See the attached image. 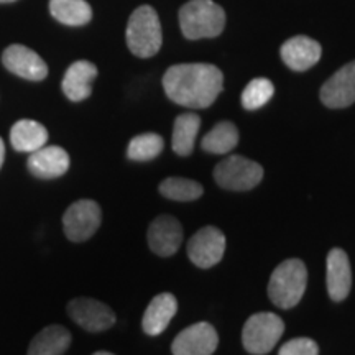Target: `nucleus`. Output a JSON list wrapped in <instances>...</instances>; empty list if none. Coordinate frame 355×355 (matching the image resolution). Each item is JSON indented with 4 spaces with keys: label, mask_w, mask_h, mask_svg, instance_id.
<instances>
[{
    "label": "nucleus",
    "mask_w": 355,
    "mask_h": 355,
    "mask_svg": "<svg viewBox=\"0 0 355 355\" xmlns=\"http://www.w3.org/2000/svg\"><path fill=\"white\" fill-rule=\"evenodd\" d=\"M148 245L158 257H171L180 250L183 242V227L171 216H158L148 227Z\"/></svg>",
    "instance_id": "12"
},
{
    "label": "nucleus",
    "mask_w": 355,
    "mask_h": 355,
    "mask_svg": "<svg viewBox=\"0 0 355 355\" xmlns=\"http://www.w3.org/2000/svg\"><path fill=\"white\" fill-rule=\"evenodd\" d=\"M2 63L10 73L28 79V81H42L48 76V66L37 53L21 44H12L3 51Z\"/></svg>",
    "instance_id": "13"
},
{
    "label": "nucleus",
    "mask_w": 355,
    "mask_h": 355,
    "mask_svg": "<svg viewBox=\"0 0 355 355\" xmlns=\"http://www.w3.org/2000/svg\"><path fill=\"white\" fill-rule=\"evenodd\" d=\"M97 78V68L89 61H76L66 71L63 92L69 101L81 102L92 92V83Z\"/></svg>",
    "instance_id": "18"
},
{
    "label": "nucleus",
    "mask_w": 355,
    "mask_h": 355,
    "mask_svg": "<svg viewBox=\"0 0 355 355\" xmlns=\"http://www.w3.org/2000/svg\"><path fill=\"white\" fill-rule=\"evenodd\" d=\"M159 193L171 201H196L202 196L204 188L198 181L188 180V178H166L159 184Z\"/></svg>",
    "instance_id": "24"
},
{
    "label": "nucleus",
    "mask_w": 355,
    "mask_h": 355,
    "mask_svg": "<svg viewBox=\"0 0 355 355\" xmlns=\"http://www.w3.org/2000/svg\"><path fill=\"white\" fill-rule=\"evenodd\" d=\"M94 355H114V354H110V352H96Z\"/></svg>",
    "instance_id": "29"
},
{
    "label": "nucleus",
    "mask_w": 355,
    "mask_h": 355,
    "mask_svg": "<svg viewBox=\"0 0 355 355\" xmlns=\"http://www.w3.org/2000/svg\"><path fill=\"white\" fill-rule=\"evenodd\" d=\"M273 92H275V87L270 79H265V78L252 79L242 92V105L247 110H257L263 107L266 102L273 97Z\"/></svg>",
    "instance_id": "26"
},
{
    "label": "nucleus",
    "mask_w": 355,
    "mask_h": 355,
    "mask_svg": "<svg viewBox=\"0 0 355 355\" xmlns=\"http://www.w3.org/2000/svg\"><path fill=\"white\" fill-rule=\"evenodd\" d=\"M3 158H6V145H3V140L0 139V168L3 165Z\"/></svg>",
    "instance_id": "28"
},
{
    "label": "nucleus",
    "mask_w": 355,
    "mask_h": 355,
    "mask_svg": "<svg viewBox=\"0 0 355 355\" xmlns=\"http://www.w3.org/2000/svg\"><path fill=\"white\" fill-rule=\"evenodd\" d=\"M278 355H319V347L309 337H298L283 344Z\"/></svg>",
    "instance_id": "27"
},
{
    "label": "nucleus",
    "mask_w": 355,
    "mask_h": 355,
    "mask_svg": "<svg viewBox=\"0 0 355 355\" xmlns=\"http://www.w3.org/2000/svg\"><path fill=\"white\" fill-rule=\"evenodd\" d=\"M10 141L17 152L33 153L46 145L48 130L40 122L24 119L12 127Z\"/></svg>",
    "instance_id": "19"
},
{
    "label": "nucleus",
    "mask_w": 355,
    "mask_h": 355,
    "mask_svg": "<svg viewBox=\"0 0 355 355\" xmlns=\"http://www.w3.org/2000/svg\"><path fill=\"white\" fill-rule=\"evenodd\" d=\"M285 332V322L273 313H259L247 319L242 332V343L247 352L265 355L272 352Z\"/></svg>",
    "instance_id": "5"
},
{
    "label": "nucleus",
    "mask_w": 355,
    "mask_h": 355,
    "mask_svg": "<svg viewBox=\"0 0 355 355\" xmlns=\"http://www.w3.org/2000/svg\"><path fill=\"white\" fill-rule=\"evenodd\" d=\"M327 293L329 298L340 303L349 296L352 288V270L349 257L343 248H332L327 255Z\"/></svg>",
    "instance_id": "15"
},
{
    "label": "nucleus",
    "mask_w": 355,
    "mask_h": 355,
    "mask_svg": "<svg viewBox=\"0 0 355 355\" xmlns=\"http://www.w3.org/2000/svg\"><path fill=\"white\" fill-rule=\"evenodd\" d=\"M201 119L196 114H181L178 115L173 125V150L180 157H188L193 153L194 141H196Z\"/></svg>",
    "instance_id": "21"
},
{
    "label": "nucleus",
    "mask_w": 355,
    "mask_h": 355,
    "mask_svg": "<svg viewBox=\"0 0 355 355\" xmlns=\"http://www.w3.org/2000/svg\"><path fill=\"white\" fill-rule=\"evenodd\" d=\"M69 155L61 146H42L37 152L30 153L28 166L30 173L40 180H53L63 176L69 170Z\"/></svg>",
    "instance_id": "14"
},
{
    "label": "nucleus",
    "mask_w": 355,
    "mask_h": 355,
    "mask_svg": "<svg viewBox=\"0 0 355 355\" xmlns=\"http://www.w3.org/2000/svg\"><path fill=\"white\" fill-rule=\"evenodd\" d=\"M282 60L293 71H306L321 60L322 48L309 37H293L283 43L279 50Z\"/></svg>",
    "instance_id": "16"
},
{
    "label": "nucleus",
    "mask_w": 355,
    "mask_h": 355,
    "mask_svg": "<svg viewBox=\"0 0 355 355\" xmlns=\"http://www.w3.org/2000/svg\"><path fill=\"white\" fill-rule=\"evenodd\" d=\"M219 337L209 322H198L186 327L175 337L171 344L173 355H212L216 352Z\"/></svg>",
    "instance_id": "9"
},
{
    "label": "nucleus",
    "mask_w": 355,
    "mask_h": 355,
    "mask_svg": "<svg viewBox=\"0 0 355 355\" xmlns=\"http://www.w3.org/2000/svg\"><path fill=\"white\" fill-rule=\"evenodd\" d=\"M68 314L78 326L89 332L107 331L115 324V314L107 304L92 298H76L69 301Z\"/></svg>",
    "instance_id": "10"
},
{
    "label": "nucleus",
    "mask_w": 355,
    "mask_h": 355,
    "mask_svg": "<svg viewBox=\"0 0 355 355\" xmlns=\"http://www.w3.org/2000/svg\"><path fill=\"white\" fill-rule=\"evenodd\" d=\"M71 334L63 326H48L32 340L28 355H63L69 349Z\"/></svg>",
    "instance_id": "20"
},
{
    "label": "nucleus",
    "mask_w": 355,
    "mask_h": 355,
    "mask_svg": "<svg viewBox=\"0 0 355 355\" xmlns=\"http://www.w3.org/2000/svg\"><path fill=\"white\" fill-rule=\"evenodd\" d=\"M308 286V270L298 259L279 263L268 283V296L273 304L282 309L295 308L303 298Z\"/></svg>",
    "instance_id": "2"
},
{
    "label": "nucleus",
    "mask_w": 355,
    "mask_h": 355,
    "mask_svg": "<svg viewBox=\"0 0 355 355\" xmlns=\"http://www.w3.org/2000/svg\"><path fill=\"white\" fill-rule=\"evenodd\" d=\"M178 311V301L171 293H159L146 306L141 326L148 336H159L166 329L168 324L175 318Z\"/></svg>",
    "instance_id": "17"
},
{
    "label": "nucleus",
    "mask_w": 355,
    "mask_h": 355,
    "mask_svg": "<svg viewBox=\"0 0 355 355\" xmlns=\"http://www.w3.org/2000/svg\"><path fill=\"white\" fill-rule=\"evenodd\" d=\"M239 144V130L232 122H220L204 135L201 141L202 148L206 152L214 155H225L237 146Z\"/></svg>",
    "instance_id": "23"
},
{
    "label": "nucleus",
    "mask_w": 355,
    "mask_h": 355,
    "mask_svg": "<svg viewBox=\"0 0 355 355\" xmlns=\"http://www.w3.org/2000/svg\"><path fill=\"white\" fill-rule=\"evenodd\" d=\"M102 220L99 204L91 199H79L66 209L63 229L71 242H84L97 232Z\"/></svg>",
    "instance_id": "7"
},
{
    "label": "nucleus",
    "mask_w": 355,
    "mask_h": 355,
    "mask_svg": "<svg viewBox=\"0 0 355 355\" xmlns=\"http://www.w3.org/2000/svg\"><path fill=\"white\" fill-rule=\"evenodd\" d=\"M2 3H7V2H13V0H0Z\"/></svg>",
    "instance_id": "30"
},
{
    "label": "nucleus",
    "mask_w": 355,
    "mask_h": 355,
    "mask_svg": "<svg viewBox=\"0 0 355 355\" xmlns=\"http://www.w3.org/2000/svg\"><path fill=\"white\" fill-rule=\"evenodd\" d=\"M163 146H165V141L157 133H141L130 140L127 157L133 162H148L163 152Z\"/></svg>",
    "instance_id": "25"
},
{
    "label": "nucleus",
    "mask_w": 355,
    "mask_h": 355,
    "mask_svg": "<svg viewBox=\"0 0 355 355\" xmlns=\"http://www.w3.org/2000/svg\"><path fill=\"white\" fill-rule=\"evenodd\" d=\"M50 10L58 21L69 26L86 25L92 17L86 0H50Z\"/></svg>",
    "instance_id": "22"
},
{
    "label": "nucleus",
    "mask_w": 355,
    "mask_h": 355,
    "mask_svg": "<svg viewBox=\"0 0 355 355\" xmlns=\"http://www.w3.org/2000/svg\"><path fill=\"white\" fill-rule=\"evenodd\" d=\"M263 178V168L241 155L222 159L214 170V180L220 188L229 191L254 189Z\"/></svg>",
    "instance_id": "6"
},
{
    "label": "nucleus",
    "mask_w": 355,
    "mask_h": 355,
    "mask_svg": "<svg viewBox=\"0 0 355 355\" xmlns=\"http://www.w3.org/2000/svg\"><path fill=\"white\" fill-rule=\"evenodd\" d=\"M166 96L189 109H206L219 97L224 87L222 71L212 64L189 63L171 66L163 76Z\"/></svg>",
    "instance_id": "1"
},
{
    "label": "nucleus",
    "mask_w": 355,
    "mask_h": 355,
    "mask_svg": "<svg viewBox=\"0 0 355 355\" xmlns=\"http://www.w3.org/2000/svg\"><path fill=\"white\" fill-rule=\"evenodd\" d=\"M225 252V235L212 225L198 230L188 242V257L199 268H211L219 263Z\"/></svg>",
    "instance_id": "8"
},
{
    "label": "nucleus",
    "mask_w": 355,
    "mask_h": 355,
    "mask_svg": "<svg viewBox=\"0 0 355 355\" xmlns=\"http://www.w3.org/2000/svg\"><path fill=\"white\" fill-rule=\"evenodd\" d=\"M225 25V13L212 0H191L180 10L181 32L188 40L219 37Z\"/></svg>",
    "instance_id": "3"
},
{
    "label": "nucleus",
    "mask_w": 355,
    "mask_h": 355,
    "mask_svg": "<svg viewBox=\"0 0 355 355\" xmlns=\"http://www.w3.org/2000/svg\"><path fill=\"white\" fill-rule=\"evenodd\" d=\"M163 35L158 13L155 8L144 6L132 13L127 25V44L139 58H152L162 48Z\"/></svg>",
    "instance_id": "4"
},
{
    "label": "nucleus",
    "mask_w": 355,
    "mask_h": 355,
    "mask_svg": "<svg viewBox=\"0 0 355 355\" xmlns=\"http://www.w3.org/2000/svg\"><path fill=\"white\" fill-rule=\"evenodd\" d=\"M321 101L329 109H344L355 102V61L345 64L324 83Z\"/></svg>",
    "instance_id": "11"
}]
</instances>
